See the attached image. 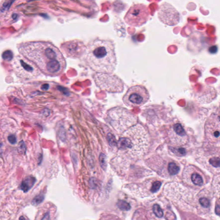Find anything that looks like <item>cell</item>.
<instances>
[{
    "label": "cell",
    "instance_id": "cell-1",
    "mask_svg": "<svg viewBox=\"0 0 220 220\" xmlns=\"http://www.w3.org/2000/svg\"><path fill=\"white\" fill-rule=\"evenodd\" d=\"M20 49L21 53L35 63L46 75L58 76L66 68V61L63 54L52 43H29L24 44Z\"/></svg>",
    "mask_w": 220,
    "mask_h": 220
},
{
    "label": "cell",
    "instance_id": "cell-2",
    "mask_svg": "<svg viewBox=\"0 0 220 220\" xmlns=\"http://www.w3.org/2000/svg\"><path fill=\"white\" fill-rule=\"evenodd\" d=\"M83 59L96 72L111 74L117 65L114 44L109 40H93L86 47Z\"/></svg>",
    "mask_w": 220,
    "mask_h": 220
},
{
    "label": "cell",
    "instance_id": "cell-3",
    "mask_svg": "<svg viewBox=\"0 0 220 220\" xmlns=\"http://www.w3.org/2000/svg\"><path fill=\"white\" fill-rule=\"evenodd\" d=\"M150 144L149 134L142 124L137 123L129 128L119 138L117 146L133 161L142 159L147 152Z\"/></svg>",
    "mask_w": 220,
    "mask_h": 220
},
{
    "label": "cell",
    "instance_id": "cell-4",
    "mask_svg": "<svg viewBox=\"0 0 220 220\" xmlns=\"http://www.w3.org/2000/svg\"><path fill=\"white\" fill-rule=\"evenodd\" d=\"M150 94L148 90L141 85L131 87L123 97V102L129 107H141L148 102Z\"/></svg>",
    "mask_w": 220,
    "mask_h": 220
},
{
    "label": "cell",
    "instance_id": "cell-5",
    "mask_svg": "<svg viewBox=\"0 0 220 220\" xmlns=\"http://www.w3.org/2000/svg\"><path fill=\"white\" fill-rule=\"evenodd\" d=\"M149 16V10L146 5L137 4L131 7L124 19L130 26L140 27L146 23Z\"/></svg>",
    "mask_w": 220,
    "mask_h": 220
},
{
    "label": "cell",
    "instance_id": "cell-6",
    "mask_svg": "<svg viewBox=\"0 0 220 220\" xmlns=\"http://www.w3.org/2000/svg\"><path fill=\"white\" fill-rule=\"evenodd\" d=\"M96 85L101 89L108 91L121 92L123 91L124 83L120 79L112 74L97 73L94 76Z\"/></svg>",
    "mask_w": 220,
    "mask_h": 220
},
{
    "label": "cell",
    "instance_id": "cell-7",
    "mask_svg": "<svg viewBox=\"0 0 220 220\" xmlns=\"http://www.w3.org/2000/svg\"><path fill=\"white\" fill-rule=\"evenodd\" d=\"M205 135L208 143L213 145L220 143V116L213 113L209 116L205 124Z\"/></svg>",
    "mask_w": 220,
    "mask_h": 220
},
{
    "label": "cell",
    "instance_id": "cell-8",
    "mask_svg": "<svg viewBox=\"0 0 220 220\" xmlns=\"http://www.w3.org/2000/svg\"><path fill=\"white\" fill-rule=\"evenodd\" d=\"M200 151L197 161L203 166L209 170L220 169V148H213L211 149Z\"/></svg>",
    "mask_w": 220,
    "mask_h": 220
},
{
    "label": "cell",
    "instance_id": "cell-9",
    "mask_svg": "<svg viewBox=\"0 0 220 220\" xmlns=\"http://www.w3.org/2000/svg\"><path fill=\"white\" fill-rule=\"evenodd\" d=\"M168 146L184 147L188 143L189 137L186 131L180 123H175L170 126L168 131Z\"/></svg>",
    "mask_w": 220,
    "mask_h": 220
},
{
    "label": "cell",
    "instance_id": "cell-10",
    "mask_svg": "<svg viewBox=\"0 0 220 220\" xmlns=\"http://www.w3.org/2000/svg\"><path fill=\"white\" fill-rule=\"evenodd\" d=\"M158 16L160 20L164 24L169 26L177 25L180 20L178 11L170 3L165 2L160 7Z\"/></svg>",
    "mask_w": 220,
    "mask_h": 220
},
{
    "label": "cell",
    "instance_id": "cell-11",
    "mask_svg": "<svg viewBox=\"0 0 220 220\" xmlns=\"http://www.w3.org/2000/svg\"><path fill=\"white\" fill-rule=\"evenodd\" d=\"M86 47L82 41H73L61 45V50L67 56L71 58H79L83 56Z\"/></svg>",
    "mask_w": 220,
    "mask_h": 220
},
{
    "label": "cell",
    "instance_id": "cell-12",
    "mask_svg": "<svg viewBox=\"0 0 220 220\" xmlns=\"http://www.w3.org/2000/svg\"><path fill=\"white\" fill-rule=\"evenodd\" d=\"M183 174L186 181L190 180L195 185H203L204 183L203 174L200 170L194 165L189 164L185 167Z\"/></svg>",
    "mask_w": 220,
    "mask_h": 220
},
{
    "label": "cell",
    "instance_id": "cell-13",
    "mask_svg": "<svg viewBox=\"0 0 220 220\" xmlns=\"http://www.w3.org/2000/svg\"><path fill=\"white\" fill-rule=\"evenodd\" d=\"M18 68L21 71L23 72L24 74L28 75L29 74L30 77H36L39 74V73L38 69H35L33 66L28 64V63L24 61L23 60H19Z\"/></svg>",
    "mask_w": 220,
    "mask_h": 220
},
{
    "label": "cell",
    "instance_id": "cell-14",
    "mask_svg": "<svg viewBox=\"0 0 220 220\" xmlns=\"http://www.w3.org/2000/svg\"><path fill=\"white\" fill-rule=\"evenodd\" d=\"M36 181V178L32 176H28L21 183L19 187L24 193H27L34 185Z\"/></svg>",
    "mask_w": 220,
    "mask_h": 220
},
{
    "label": "cell",
    "instance_id": "cell-15",
    "mask_svg": "<svg viewBox=\"0 0 220 220\" xmlns=\"http://www.w3.org/2000/svg\"><path fill=\"white\" fill-rule=\"evenodd\" d=\"M168 149L170 152L172 153L174 155L178 157H183L185 156L187 154V151L185 148L183 147H173L168 146Z\"/></svg>",
    "mask_w": 220,
    "mask_h": 220
},
{
    "label": "cell",
    "instance_id": "cell-16",
    "mask_svg": "<svg viewBox=\"0 0 220 220\" xmlns=\"http://www.w3.org/2000/svg\"><path fill=\"white\" fill-rule=\"evenodd\" d=\"M116 205L119 209L123 211H129L131 208L129 203L123 200H119Z\"/></svg>",
    "mask_w": 220,
    "mask_h": 220
},
{
    "label": "cell",
    "instance_id": "cell-17",
    "mask_svg": "<svg viewBox=\"0 0 220 220\" xmlns=\"http://www.w3.org/2000/svg\"><path fill=\"white\" fill-rule=\"evenodd\" d=\"M44 199V195L41 193L33 198L32 201V204L34 206H37L42 203Z\"/></svg>",
    "mask_w": 220,
    "mask_h": 220
},
{
    "label": "cell",
    "instance_id": "cell-18",
    "mask_svg": "<svg viewBox=\"0 0 220 220\" xmlns=\"http://www.w3.org/2000/svg\"><path fill=\"white\" fill-rule=\"evenodd\" d=\"M153 211L157 217L161 218L164 216V212L159 205L154 204L153 207Z\"/></svg>",
    "mask_w": 220,
    "mask_h": 220
},
{
    "label": "cell",
    "instance_id": "cell-19",
    "mask_svg": "<svg viewBox=\"0 0 220 220\" xmlns=\"http://www.w3.org/2000/svg\"><path fill=\"white\" fill-rule=\"evenodd\" d=\"M107 139L109 142V145L112 147L117 146V142L114 135L111 133H109L107 135Z\"/></svg>",
    "mask_w": 220,
    "mask_h": 220
},
{
    "label": "cell",
    "instance_id": "cell-20",
    "mask_svg": "<svg viewBox=\"0 0 220 220\" xmlns=\"http://www.w3.org/2000/svg\"><path fill=\"white\" fill-rule=\"evenodd\" d=\"M99 161L100 165L102 168L104 170H106L107 166V158L105 154L101 153L99 157Z\"/></svg>",
    "mask_w": 220,
    "mask_h": 220
},
{
    "label": "cell",
    "instance_id": "cell-21",
    "mask_svg": "<svg viewBox=\"0 0 220 220\" xmlns=\"http://www.w3.org/2000/svg\"><path fill=\"white\" fill-rule=\"evenodd\" d=\"M2 58L6 61H10L12 59L13 57V53L10 51H5L2 54Z\"/></svg>",
    "mask_w": 220,
    "mask_h": 220
},
{
    "label": "cell",
    "instance_id": "cell-22",
    "mask_svg": "<svg viewBox=\"0 0 220 220\" xmlns=\"http://www.w3.org/2000/svg\"><path fill=\"white\" fill-rule=\"evenodd\" d=\"M162 185V183L161 181H156L153 183L152 185L151 189V191L153 193H156L159 190Z\"/></svg>",
    "mask_w": 220,
    "mask_h": 220
},
{
    "label": "cell",
    "instance_id": "cell-23",
    "mask_svg": "<svg viewBox=\"0 0 220 220\" xmlns=\"http://www.w3.org/2000/svg\"><path fill=\"white\" fill-rule=\"evenodd\" d=\"M199 202L202 206L204 208H209L210 206V203L209 200L205 197L200 198Z\"/></svg>",
    "mask_w": 220,
    "mask_h": 220
},
{
    "label": "cell",
    "instance_id": "cell-24",
    "mask_svg": "<svg viewBox=\"0 0 220 220\" xmlns=\"http://www.w3.org/2000/svg\"><path fill=\"white\" fill-rule=\"evenodd\" d=\"M18 151L19 152H20L22 154L25 153L26 152V146H25V144L23 141H21L19 143Z\"/></svg>",
    "mask_w": 220,
    "mask_h": 220
},
{
    "label": "cell",
    "instance_id": "cell-25",
    "mask_svg": "<svg viewBox=\"0 0 220 220\" xmlns=\"http://www.w3.org/2000/svg\"><path fill=\"white\" fill-rule=\"evenodd\" d=\"M89 184L91 188H96L97 187V186H98V181L95 178H91L90 180Z\"/></svg>",
    "mask_w": 220,
    "mask_h": 220
},
{
    "label": "cell",
    "instance_id": "cell-26",
    "mask_svg": "<svg viewBox=\"0 0 220 220\" xmlns=\"http://www.w3.org/2000/svg\"><path fill=\"white\" fill-rule=\"evenodd\" d=\"M8 140L9 143L12 145L15 144L17 142V139L16 136L14 135H10L8 136Z\"/></svg>",
    "mask_w": 220,
    "mask_h": 220
},
{
    "label": "cell",
    "instance_id": "cell-27",
    "mask_svg": "<svg viewBox=\"0 0 220 220\" xmlns=\"http://www.w3.org/2000/svg\"><path fill=\"white\" fill-rule=\"evenodd\" d=\"M50 214L49 213H47L45 215H44V217L41 220H50Z\"/></svg>",
    "mask_w": 220,
    "mask_h": 220
},
{
    "label": "cell",
    "instance_id": "cell-28",
    "mask_svg": "<svg viewBox=\"0 0 220 220\" xmlns=\"http://www.w3.org/2000/svg\"><path fill=\"white\" fill-rule=\"evenodd\" d=\"M216 214L218 215V216H219L220 213V206H219V205H218L216 206Z\"/></svg>",
    "mask_w": 220,
    "mask_h": 220
},
{
    "label": "cell",
    "instance_id": "cell-29",
    "mask_svg": "<svg viewBox=\"0 0 220 220\" xmlns=\"http://www.w3.org/2000/svg\"><path fill=\"white\" fill-rule=\"evenodd\" d=\"M48 88H49V86L47 84L43 85L42 87H41V89L44 90H48Z\"/></svg>",
    "mask_w": 220,
    "mask_h": 220
},
{
    "label": "cell",
    "instance_id": "cell-30",
    "mask_svg": "<svg viewBox=\"0 0 220 220\" xmlns=\"http://www.w3.org/2000/svg\"><path fill=\"white\" fill-rule=\"evenodd\" d=\"M43 114L44 115V116H49V114H50V112L48 111V110H47V109H45V110H44V111L43 112Z\"/></svg>",
    "mask_w": 220,
    "mask_h": 220
},
{
    "label": "cell",
    "instance_id": "cell-31",
    "mask_svg": "<svg viewBox=\"0 0 220 220\" xmlns=\"http://www.w3.org/2000/svg\"><path fill=\"white\" fill-rule=\"evenodd\" d=\"M19 220H26L25 219V218L23 217V216H21L20 218H19Z\"/></svg>",
    "mask_w": 220,
    "mask_h": 220
}]
</instances>
